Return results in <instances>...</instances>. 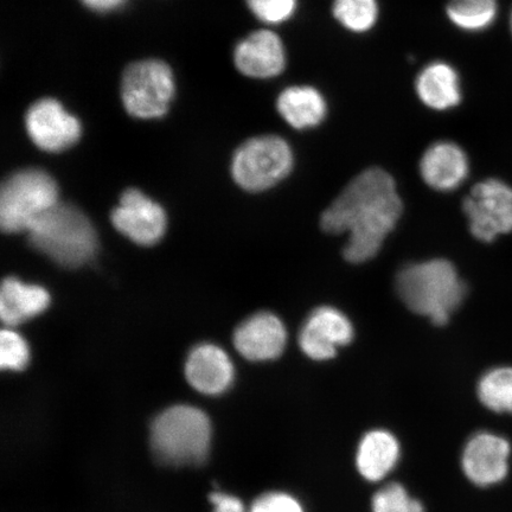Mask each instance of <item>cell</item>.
I'll return each instance as SVG.
<instances>
[{"label":"cell","mask_w":512,"mask_h":512,"mask_svg":"<svg viewBox=\"0 0 512 512\" xmlns=\"http://www.w3.org/2000/svg\"><path fill=\"white\" fill-rule=\"evenodd\" d=\"M402 211L394 178L380 168H370L352 179L324 211L320 226L329 234H348L344 258L362 264L380 252Z\"/></svg>","instance_id":"6da1fadb"},{"label":"cell","mask_w":512,"mask_h":512,"mask_svg":"<svg viewBox=\"0 0 512 512\" xmlns=\"http://www.w3.org/2000/svg\"><path fill=\"white\" fill-rule=\"evenodd\" d=\"M396 291L409 310L440 326L463 304L466 285L452 262L432 259L403 267Z\"/></svg>","instance_id":"7a4b0ae2"},{"label":"cell","mask_w":512,"mask_h":512,"mask_svg":"<svg viewBox=\"0 0 512 512\" xmlns=\"http://www.w3.org/2000/svg\"><path fill=\"white\" fill-rule=\"evenodd\" d=\"M38 252L67 268L91 261L98 249V236L88 217L69 204L57 203L28 230Z\"/></svg>","instance_id":"3957f363"},{"label":"cell","mask_w":512,"mask_h":512,"mask_svg":"<svg viewBox=\"0 0 512 512\" xmlns=\"http://www.w3.org/2000/svg\"><path fill=\"white\" fill-rule=\"evenodd\" d=\"M152 450L160 462L183 466L201 464L210 444V422L200 409L176 406L153 421Z\"/></svg>","instance_id":"277c9868"},{"label":"cell","mask_w":512,"mask_h":512,"mask_svg":"<svg viewBox=\"0 0 512 512\" xmlns=\"http://www.w3.org/2000/svg\"><path fill=\"white\" fill-rule=\"evenodd\" d=\"M59 203L54 178L38 169L16 172L0 194V226L9 234L28 232L32 224Z\"/></svg>","instance_id":"5b68a950"},{"label":"cell","mask_w":512,"mask_h":512,"mask_svg":"<svg viewBox=\"0 0 512 512\" xmlns=\"http://www.w3.org/2000/svg\"><path fill=\"white\" fill-rule=\"evenodd\" d=\"M176 95L174 72L158 59L133 62L121 78L120 96L124 108L133 118L152 120L169 112Z\"/></svg>","instance_id":"8992f818"},{"label":"cell","mask_w":512,"mask_h":512,"mask_svg":"<svg viewBox=\"0 0 512 512\" xmlns=\"http://www.w3.org/2000/svg\"><path fill=\"white\" fill-rule=\"evenodd\" d=\"M294 153L283 137L264 134L248 139L232 159V175L239 187L261 192L275 187L291 174Z\"/></svg>","instance_id":"52a82bcc"},{"label":"cell","mask_w":512,"mask_h":512,"mask_svg":"<svg viewBox=\"0 0 512 512\" xmlns=\"http://www.w3.org/2000/svg\"><path fill=\"white\" fill-rule=\"evenodd\" d=\"M463 210L479 241L489 243L512 233V188L499 179L477 183L465 197Z\"/></svg>","instance_id":"ba28073f"},{"label":"cell","mask_w":512,"mask_h":512,"mask_svg":"<svg viewBox=\"0 0 512 512\" xmlns=\"http://www.w3.org/2000/svg\"><path fill=\"white\" fill-rule=\"evenodd\" d=\"M25 128L31 142L46 152H62L79 142L80 120L59 100H37L25 114Z\"/></svg>","instance_id":"9c48e42d"},{"label":"cell","mask_w":512,"mask_h":512,"mask_svg":"<svg viewBox=\"0 0 512 512\" xmlns=\"http://www.w3.org/2000/svg\"><path fill=\"white\" fill-rule=\"evenodd\" d=\"M355 336L347 315L332 306H319L306 317L299 331L300 350L313 361H329L339 348L347 347Z\"/></svg>","instance_id":"30bf717a"},{"label":"cell","mask_w":512,"mask_h":512,"mask_svg":"<svg viewBox=\"0 0 512 512\" xmlns=\"http://www.w3.org/2000/svg\"><path fill=\"white\" fill-rule=\"evenodd\" d=\"M111 219L121 234L140 246L156 245L166 229L164 209L137 189L124 192Z\"/></svg>","instance_id":"8fae6325"},{"label":"cell","mask_w":512,"mask_h":512,"mask_svg":"<svg viewBox=\"0 0 512 512\" xmlns=\"http://www.w3.org/2000/svg\"><path fill=\"white\" fill-rule=\"evenodd\" d=\"M233 60L236 69L246 78L270 80L285 72L287 50L277 32L261 29L236 44Z\"/></svg>","instance_id":"7c38bea8"},{"label":"cell","mask_w":512,"mask_h":512,"mask_svg":"<svg viewBox=\"0 0 512 512\" xmlns=\"http://www.w3.org/2000/svg\"><path fill=\"white\" fill-rule=\"evenodd\" d=\"M510 456L508 439L490 432L477 433L464 448L465 476L483 488L501 483L508 476Z\"/></svg>","instance_id":"4fadbf2b"},{"label":"cell","mask_w":512,"mask_h":512,"mask_svg":"<svg viewBox=\"0 0 512 512\" xmlns=\"http://www.w3.org/2000/svg\"><path fill=\"white\" fill-rule=\"evenodd\" d=\"M287 338L283 320L272 312H259L238 326L234 345L246 360L266 362L283 355Z\"/></svg>","instance_id":"5bb4252c"},{"label":"cell","mask_w":512,"mask_h":512,"mask_svg":"<svg viewBox=\"0 0 512 512\" xmlns=\"http://www.w3.org/2000/svg\"><path fill=\"white\" fill-rule=\"evenodd\" d=\"M421 178L437 191H453L462 185L470 172L465 151L453 142L433 143L420 159Z\"/></svg>","instance_id":"9a60e30c"},{"label":"cell","mask_w":512,"mask_h":512,"mask_svg":"<svg viewBox=\"0 0 512 512\" xmlns=\"http://www.w3.org/2000/svg\"><path fill=\"white\" fill-rule=\"evenodd\" d=\"M414 88L421 104L432 111L447 112L462 104V81L457 69L446 61L426 64L416 75Z\"/></svg>","instance_id":"2e32d148"},{"label":"cell","mask_w":512,"mask_h":512,"mask_svg":"<svg viewBox=\"0 0 512 512\" xmlns=\"http://www.w3.org/2000/svg\"><path fill=\"white\" fill-rule=\"evenodd\" d=\"M185 375L198 392L216 395L232 384L234 367L222 349L213 344H201L190 352Z\"/></svg>","instance_id":"e0dca14e"},{"label":"cell","mask_w":512,"mask_h":512,"mask_svg":"<svg viewBox=\"0 0 512 512\" xmlns=\"http://www.w3.org/2000/svg\"><path fill=\"white\" fill-rule=\"evenodd\" d=\"M277 112L288 126L309 131L322 125L329 114V102L322 91L311 85L286 87L275 102Z\"/></svg>","instance_id":"ac0fdd59"},{"label":"cell","mask_w":512,"mask_h":512,"mask_svg":"<svg viewBox=\"0 0 512 512\" xmlns=\"http://www.w3.org/2000/svg\"><path fill=\"white\" fill-rule=\"evenodd\" d=\"M49 303L50 296L46 288L25 284L16 278L3 281L0 291V317L6 325L27 322L46 311Z\"/></svg>","instance_id":"d6986e66"},{"label":"cell","mask_w":512,"mask_h":512,"mask_svg":"<svg viewBox=\"0 0 512 512\" xmlns=\"http://www.w3.org/2000/svg\"><path fill=\"white\" fill-rule=\"evenodd\" d=\"M400 444L392 433L383 430L364 435L356 454L358 472L369 482H379L398 464Z\"/></svg>","instance_id":"ffe728a7"},{"label":"cell","mask_w":512,"mask_h":512,"mask_svg":"<svg viewBox=\"0 0 512 512\" xmlns=\"http://www.w3.org/2000/svg\"><path fill=\"white\" fill-rule=\"evenodd\" d=\"M497 12V0H448L446 5L448 21L466 32L489 29Z\"/></svg>","instance_id":"44dd1931"},{"label":"cell","mask_w":512,"mask_h":512,"mask_svg":"<svg viewBox=\"0 0 512 512\" xmlns=\"http://www.w3.org/2000/svg\"><path fill=\"white\" fill-rule=\"evenodd\" d=\"M331 10L335 21L356 35L373 30L380 18L379 0H334Z\"/></svg>","instance_id":"7402d4cb"},{"label":"cell","mask_w":512,"mask_h":512,"mask_svg":"<svg viewBox=\"0 0 512 512\" xmlns=\"http://www.w3.org/2000/svg\"><path fill=\"white\" fill-rule=\"evenodd\" d=\"M480 402L499 414H512V367H498L486 371L478 382Z\"/></svg>","instance_id":"603a6c76"},{"label":"cell","mask_w":512,"mask_h":512,"mask_svg":"<svg viewBox=\"0 0 512 512\" xmlns=\"http://www.w3.org/2000/svg\"><path fill=\"white\" fill-rule=\"evenodd\" d=\"M299 0H246L256 19L271 27L283 25L296 16Z\"/></svg>","instance_id":"cb8c5ba5"},{"label":"cell","mask_w":512,"mask_h":512,"mask_svg":"<svg viewBox=\"0 0 512 512\" xmlns=\"http://www.w3.org/2000/svg\"><path fill=\"white\" fill-rule=\"evenodd\" d=\"M373 512H425L400 484L384 486L373 498Z\"/></svg>","instance_id":"d4e9b609"},{"label":"cell","mask_w":512,"mask_h":512,"mask_svg":"<svg viewBox=\"0 0 512 512\" xmlns=\"http://www.w3.org/2000/svg\"><path fill=\"white\" fill-rule=\"evenodd\" d=\"M29 347L24 339L12 330L0 334V366L3 369L22 370L29 362Z\"/></svg>","instance_id":"484cf974"},{"label":"cell","mask_w":512,"mask_h":512,"mask_svg":"<svg viewBox=\"0 0 512 512\" xmlns=\"http://www.w3.org/2000/svg\"><path fill=\"white\" fill-rule=\"evenodd\" d=\"M251 512H304V508L291 495L284 492H271L256 499Z\"/></svg>","instance_id":"4316f807"},{"label":"cell","mask_w":512,"mask_h":512,"mask_svg":"<svg viewBox=\"0 0 512 512\" xmlns=\"http://www.w3.org/2000/svg\"><path fill=\"white\" fill-rule=\"evenodd\" d=\"M211 502L215 505V512H245L242 503L233 496L219 494L211 495Z\"/></svg>","instance_id":"83f0119b"},{"label":"cell","mask_w":512,"mask_h":512,"mask_svg":"<svg viewBox=\"0 0 512 512\" xmlns=\"http://www.w3.org/2000/svg\"><path fill=\"white\" fill-rule=\"evenodd\" d=\"M87 9L98 14H108V12L117 11L124 8L128 0H80Z\"/></svg>","instance_id":"f1b7e54d"},{"label":"cell","mask_w":512,"mask_h":512,"mask_svg":"<svg viewBox=\"0 0 512 512\" xmlns=\"http://www.w3.org/2000/svg\"><path fill=\"white\" fill-rule=\"evenodd\" d=\"M511 31H512V15H511Z\"/></svg>","instance_id":"f546056e"}]
</instances>
